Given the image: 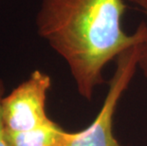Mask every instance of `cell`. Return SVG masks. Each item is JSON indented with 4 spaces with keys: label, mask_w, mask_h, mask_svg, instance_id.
Returning a JSON list of instances; mask_svg holds the SVG:
<instances>
[{
    "label": "cell",
    "mask_w": 147,
    "mask_h": 146,
    "mask_svg": "<svg viewBox=\"0 0 147 146\" xmlns=\"http://www.w3.org/2000/svg\"><path fill=\"white\" fill-rule=\"evenodd\" d=\"M143 9L147 0H128ZM123 0H42L37 32L67 62L78 93L86 100L105 83L109 62L140 44L147 36L142 22L133 34L121 28Z\"/></svg>",
    "instance_id": "obj_1"
},
{
    "label": "cell",
    "mask_w": 147,
    "mask_h": 146,
    "mask_svg": "<svg viewBox=\"0 0 147 146\" xmlns=\"http://www.w3.org/2000/svg\"><path fill=\"white\" fill-rule=\"evenodd\" d=\"M51 79L41 70H34L1 101V116L6 133L25 132L48 124L46 110Z\"/></svg>",
    "instance_id": "obj_2"
},
{
    "label": "cell",
    "mask_w": 147,
    "mask_h": 146,
    "mask_svg": "<svg viewBox=\"0 0 147 146\" xmlns=\"http://www.w3.org/2000/svg\"><path fill=\"white\" fill-rule=\"evenodd\" d=\"M139 62V45L127 49L117 58L114 75L101 109L91 124L65 146H123L113 132L114 114L121 96L136 73Z\"/></svg>",
    "instance_id": "obj_3"
},
{
    "label": "cell",
    "mask_w": 147,
    "mask_h": 146,
    "mask_svg": "<svg viewBox=\"0 0 147 146\" xmlns=\"http://www.w3.org/2000/svg\"><path fill=\"white\" fill-rule=\"evenodd\" d=\"M76 136L51 120L48 124L25 132L6 133L8 146H65Z\"/></svg>",
    "instance_id": "obj_4"
},
{
    "label": "cell",
    "mask_w": 147,
    "mask_h": 146,
    "mask_svg": "<svg viewBox=\"0 0 147 146\" xmlns=\"http://www.w3.org/2000/svg\"><path fill=\"white\" fill-rule=\"evenodd\" d=\"M138 67H140L143 75L147 78V36L139 45V62H138Z\"/></svg>",
    "instance_id": "obj_5"
},
{
    "label": "cell",
    "mask_w": 147,
    "mask_h": 146,
    "mask_svg": "<svg viewBox=\"0 0 147 146\" xmlns=\"http://www.w3.org/2000/svg\"><path fill=\"white\" fill-rule=\"evenodd\" d=\"M5 96V83L2 79H0V146H8L7 139H6V132L3 124L1 116V101Z\"/></svg>",
    "instance_id": "obj_6"
},
{
    "label": "cell",
    "mask_w": 147,
    "mask_h": 146,
    "mask_svg": "<svg viewBox=\"0 0 147 146\" xmlns=\"http://www.w3.org/2000/svg\"><path fill=\"white\" fill-rule=\"evenodd\" d=\"M143 11H144V13L146 14V16H147V7L145 9H143Z\"/></svg>",
    "instance_id": "obj_7"
}]
</instances>
